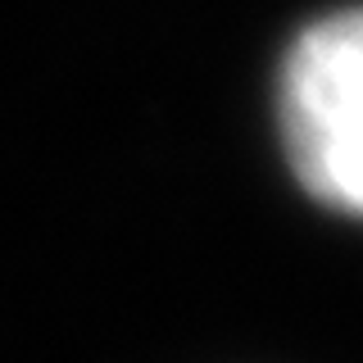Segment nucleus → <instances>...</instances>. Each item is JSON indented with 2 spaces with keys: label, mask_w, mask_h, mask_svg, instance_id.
Here are the masks:
<instances>
[{
  "label": "nucleus",
  "mask_w": 363,
  "mask_h": 363,
  "mask_svg": "<svg viewBox=\"0 0 363 363\" xmlns=\"http://www.w3.org/2000/svg\"><path fill=\"white\" fill-rule=\"evenodd\" d=\"M281 136L300 186L340 213L363 209V18H318L281 64Z\"/></svg>",
  "instance_id": "nucleus-1"
}]
</instances>
